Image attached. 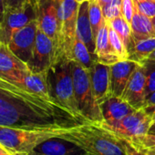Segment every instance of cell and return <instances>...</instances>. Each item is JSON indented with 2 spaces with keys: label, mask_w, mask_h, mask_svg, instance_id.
Segmentation results:
<instances>
[{
  "label": "cell",
  "mask_w": 155,
  "mask_h": 155,
  "mask_svg": "<svg viewBox=\"0 0 155 155\" xmlns=\"http://www.w3.org/2000/svg\"><path fill=\"white\" fill-rule=\"evenodd\" d=\"M88 123L68 110L0 76V126L18 129H64Z\"/></svg>",
  "instance_id": "1"
},
{
  "label": "cell",
  "mask_w": 155,
  "mask_h": 155,
  "mask_svg": "<svg viewBox=\"0 0 155 155\" xmlns=\"http://www.w3.org/2000/svg\"><path fill=\"white\" fill-rule=\"evenodd\" d=\"M60 138L77 143L93 155H125L122 140L100 124L91 122L67 129Z\"/></svg>",
  "instance_id": "2"
},
{
  "label": "cell",
  "mask_w": 155,
  "mask_h": 155,
  "mask_svg": "<svg viewBox=\"0 0 155 155\" xmlns=\"http://www.w3.org/2000/svg\"><path fill=\"white\" fill-rule=\"evenodd\" d=\"M48 81L50 97L77 118L88 121L81 115L78 109L74 92L71 61L67 58L57 59L48 70Z\"/></svg>",
  "instance_id": "3"
},
{
  "label": "cell",
  "mask_w": 155,
  "mask_h": 155,
  "mask_svg": "<svg viewBox=\"0 0 155 155\" xmlns=\"http://www.w3.org/2000/svg\"><path fill=\"white\" fill-rule=\"evenodd\" d=\"M67 129L31 130L0 126V144L13 155H28L38 144L48 139L59 137Z\"/></svg>",
  "instance_id": "4"
},
{
  "label": "cell",
  "mask_w": 155,
  "mask_h": 155,
  "mask_svg": "<svg viewBox=\"0 0 155 155\" xmlns=\"http://www.w3.org/2000/svg\"><path fill=\"white\" fill-rule=\"evenodd\" d=\"M71 68L74 92L81 115L89 122L101 125L103 118L92 91L89 70L76 61H71Z\"/></svg>",
  "instance_id": "5"
},
{
  "label": "cell",
  "mask_w": 155,
  "mask_h": 155,
  "mask_svg": "<svg viewBox=\"0 0 155 155\" xmlns=\"http://www.w3.org/2000/svg\"><path fill=\"white\" fill-rule=\"evenodd\" d=\"M80 4L76 0H59V31L54 62L60 58L71 61L72 47L77 36V18Z\"/></svg>",
  "instance_id": "6"
},
{
  "label": "cell",
  "mask_w": 155,
  "mask_h": 155,
  "mask_svg": "<svg viewBox=\"0 0 155 155\" xmlns=\"http://www.w3.org/2000/svg\"><path fill=\"white\" fill-rule=\"evenodd\" d=\"M152 122V118L147 114L143 109H140L129 114L114 125L102 123L101 126L113 132L115 135L128 141H131L147 134Z\"/></svg>",
  "instance_id": "7"
},
{
  "label": "cell",
  "mask_w": 155,
  "mask_h": 155,
  "mask_svg": "<svg viewBox=\"0 0 155 155\" xmlns=\"http://www.w3.org/2000/svg\"><path fill=\"white\" fill-rule=\"evenodd\" d=\"M37 4L32 1L28 2L20 9L5 12L0 23V42L8 44L16 31L37 20Z\"/></svg>",
  "instance_id": "8"
},
{
  "label": "cell",
  "mask_w": 155,
  "mask_h": 155,
  "mask_svg": "<svg viewBox=\"0 0 155 155\" xmlns=\"http://www.w3.org/2000/svg\"><path fill=\"white\" fill-rule=\"evenodd\" d=\"M31 73L28 64L20 60L8 48L0 42V76L24 88L26 77Z\"/></svg>",
  "instance_id": "9"
},
{
  "label": "cell",
  "mask_w": 155,
  "mask_h": 155,
  "mask_svg": "<svg viewBox=\"0 0 155 155\" xmlns=\"http://www.w3.org/2000/svg\"><path fill=\"white\" fill-rule=\"evenodd\" d=\"M38 28V21L34 20L16 31L8 43L10 50L26 64H28L32 58Z\"/></svg>",
  "instance_id": "10"
},
{
  "label": "cell",
  "mask_w": 155,
  "mask_h": 155,
  "mask_svg": "<svg viewBox=\"0 0 155 155\" xmlns=\"http://www.w3.org/2000/svg\"><path fill=\"white\" fill-rule=\"evenodd\" d=\"M55 53L56 46L54 41L38 28L33 56L28 64L31 72L40 73L48 71L54 63Z\"/></svg>",
  "instance_id": "11"
},
{
  "label": "cell",
  "mask_w": 155,
  "mask_h": 155,
  "mask_svg": "<svg viewBox=\"0 0 155 155\" xmlns=\"http://www.w3.org/2000/svg\"><path fill=\"white\" fill-rule=\"evenodd\" d=\"M59 0H38V26L57 44L59 31Z\"/></svg>",
  "instance_id": "12"
},
{
  "label": "cell",
  "mask_w": 155,
  "mask_h": 155,
  "mask_svg": "<svg viewBox=\"0 0 155 155\" xmlns=\"http://www.w3.org/2000/svg\"><path fill=\"white\" fill-rule=\"evenodd\" d=\"M121 98L136 110L142 109L145 106L146 74L142 63L132 73Z\"/></svg>",
  "instance_id": "13"
},
{
  "label": "cell",
  "mask_w": 155,
  "mask_h": 155,
  "mask_svg": "<svg viewBox=\"0 0 155 155\" xmlns=\"http://www.w3.org/2000/svg\"><path fill=\"white\" fill-rule=\"evenodd\" d=\"M89 73L94 97L100 105L111 96L110 65L95 61L90 68Z\"/></svg>",
  "instance_id": "14"
},
{
  "label": "cell",
  "mask_w": 155,
  "mask_h": 155,
  "mask_svg": "<svg viewBox=\"0 0 155 155\" xmlns=\"http://www.w3.org/2000/svg\"><path fill=\"white\" fill-rule=\"evenodd\" d=\"M140 64L129 58L110 65V92L112 96L122 97L132 73Z\"/></svg>",
  "instance_id": "15"
},
{
  "label": "cell",
  "mask_w": 155,
  "mask_h": 155,
  "mask_svg": "<svg viewBox=\"0 0 155 155\" xmlns=\"http://www.w3.org/2000/svg\"><path fill=\"white\" fill-rule=\"evenodd\" d=\"M31 153L36 155H85L88 152L73 141L53 137L38 144Z\"/></svg>",
  "instance_id": "16"
},
{
  "label": "cell",
  "mask_w": 155,
  "mask_h": 155,
  "mask_svg": "<svg viewBox=\"0 0 155 155\" xmlns=\"http://www.w3.org/2000/svg\"><path fill=\"white\" fill-rule=\"evenodd\" d=\"M100 108L103 123L106 125H114L136 110L122 98L112 95L100 104Z\"/></svg>",
  "instance_id": "17"
},
{
  "label": "cell",
  "mask_w": 155,
  "mask_h": 155,
  "mask_svg": "<svg viewBox=\"0 0 155 155\" xmlns=\"http://www.w3.org/2000/svg\"><path fill=\"white\" fill-rule=\"evenodd\" d=\"M89 1H85L80 4L77 18V36L85 43L90 53L96 58L95 38L89 17Z\"/></svg>",
  "instance_id": "18"
},
{
  "label": "cell",
  "mask_w": 155,
  "mask_h": 155,
  "mask_svg": "<svg viewBox=\"0 0 155 155\" xmlns=\"http://www.w3.org/2000/svg\"><path fill=\"white\" fill-rule=\"evenodd\" d=\"M95 55L97 61L111 65L120 61V58L114 52L109 39V22L105 20L95 39Z\"/></svg>",
  "instance_id": "19"
},
{
  "label": "cell",
  "mask_w": 155,
  "mask_h": 155,
  "mask_svg": "<svg viewBox=\"0 0 155 155\" xmlns=\"http://www.w3.org/2000/svg\"><path fill=\"white\" fill-rule=\"evenodd\" d=\"M130 29L133 40H140L155 37L151 18L140 12L136 6L130 23Z\"/></svg>",
  "instance_id": "20"
},
{
  "label": "cell",
  "mask_w": 155,
  "mask_h": 155,
  "mask_svg": "<svg viewBox=\"0 0 155 155\" xmlns=\"http://www.w3.org/2000/svg\"><path fill=\"white\" fill-rule=\"evenodd\" d=\"M24 88L34 93L39 94L45 98L53 100L50 97V93H49L48 71L40 72V73H33V72L29 73L25 79Z\"/></svg>",
  "instance_id": "21"
},
{
  "label": "cell",
  "mask_w": 155,
  "mask_h": 155,
  "mask_svg": "<svg viewBox=\"0 0 155 155\" xmlns=\"http://www.w3.org/2000/svg\"><path fill=\"white\" fill-rule=\"evenodd\" d=\"M71 61L78 62L88 70L93 65V63L97 61V59L90 53L85 43L78 36H76L73 43Z\"/></svg>",
  "instance_id": "22"
},
{
  "label": "cell",
  "mask_w": 155,
  "mask_h": 155,
  "mask_svg": "<svg viewBox=\"0 0 155 155\" xmlns=\"http://www.w3.org/2000/svg\"><path fill=\"white\" fill-rule=\"evenodd\" d=\"M108 22H109L110 26L117 32V34L122 40V42H123L124 46L126 47V48L129 52V55L130 57V54L133 49L134 41L132 38L130 24L124 19V18L121 15L111 19L110 21H108Z\"/></svg>",
  "instance_id": "23"
},
{
  "label": "cell",
  "mask_w": 155,
  "mask_h": 155,
  "mask_svg": "<svg viewBox=\"0 0 155 155\" xmlns=\"http://www.w3.org/2000/svg\"><path fill=\"white\" fill-rule=\"evenodd\" d=\"M133 41L134 45L130 59L142 63L148 58V56L155 50V37Z\"/></svg>",
  "instance_id": "24"
},
{
  "label": "cell",
  "mask_w": 155,
  "mask_h": 155,
  "mask_svg": "<svg viewBox=\"0 0 155 155\" xmlns=\"http://www.w3.org/2000/svg\"><path fill=\"white\" fill-rule=\"evenodd\" d=\"M89 17H90L91 28H92L93 36H94V38L96 39V37L101 26L106 20L103 16L102 8L98 3L97 0H90L89 1Z\"/></svg>",
  "instance_id": "25"
},
{
  "label": "cell",
  "mask_w": 155,
  "mask_h": 155,
  "mask_svg": "<svg viewBox=\"0 0 155 155\" xmlns=\"http://www.w3.org/2000/svg\"><path fill=\"white\" fill-rule=\"evenodd\" d=\"M129 142L147 155H155V135L147 133Z\"/></svg>",
  "instance_id": "26"
},
{
  "label": "cell",
  "mask_w": 155,
  "mask_h": 155,
  "mask_svg": "<svg viewBox=\"0 0 155 155\" xmlns=\"http://www.w3.org/2000/svg\"><path fill=\"white\" fill-rule=\"evenodd\" d=\"M109 39H110V45H111L114 52L120 58V60H125V59L130 58L129 52H128L126 47L124 46L122 40L120 39V38L119 37L117 32L110 26V24H109Z\"/></svg>",
  "instance_id": "27"
},
{
  "label": "cell",
  "mask_w": 155,
  "mask_h": 155,
  "mask_svg": "<svg viewBox=\"0 0 155 155\" xmlns=\"http://www.w3.org/2000/svg\"><path fill=\"white\" fill-rule=\"evenodd\" d=\"M146 74V100L155 91V59H145L142 62Z\"/></svg>",
  "instance_id": "28"
},
{
  "label": "cell",
  "mask_w": 155,
  "mask_h": 155,
  "mask_svg": "<svg viewBox=\"0 0 155 155\" xmlns=\"http://www.w3.org/2000/svg\"><path fill=\"white\" fill-rule=\"evenodd\" d=\"M121 4L122 0H111L104 8H102L103 16L107 21H110L121 15Z\"/></svg>",
  "instance_id": "29"
},
{
  "label": "cell",
  "mask_w": 155,
  "mask_h": 155,
  "mask_svg": "<svg viewBox=\"0 0 155 155\" xmlns=\"http://www.w3.org/2000/svg\"><path fill=\"white\" fill-rule=\"evenodd\" d=\"M134 2L140 12L150 18H155V0H134Z\"/></svg>",
  "instance_id": "30"
},
{
  "label": "cell",
  "mask_w": 155,
  "mask_h": 155,
  "mask_svg": "<svg viewBox=\"0 0 155 155\" xmlns=\"http://www.w3.org/2000/svg\"><path fill=\"white\" fill-rule=\"evenodd\" d=\"M135 9V2L134 0H122L121 4V16L124 19L130 24L131 23Z\"/></svg>",
  "instance_id": "31"
},
{
  "label": "cell",
  "mask_w": 155,
  "mask_h": 155,
  "mask_svg": "<svg viewBox=\"0 0 155 155\" xmlns=\"http://www.w3.org/2000/svg\"><path fill=\"white\" fill-rule=\"evenodd\" d=\"M29 1L34 2L33 0H7V2H6V8H5V12L20 9V8H22Z\"/></svg>",
  "instance_id": "32"
},
{
  "label": "cell",
  "mask_w": 155,
  "mask_h": 155,
  "mask_svg": "<svg viewBox=\"0 0 155 155\" xmlns=\"http://www.w3.org/2000/svg\"><path fill=\"white\" fill-rule=\"evenodd\" d=\"M120 139L122 140V144H123V147H124V150H125V155H147L146 153H144V152L139 150L138 149H136L134 146H132L126 140H124L122 138H120Z\"/></svg>",
  "instance_id": "33"
},
{
  "label": "cell",
  "mask_w": 155,
  "mask_h": 155,
  "mask_svg": "<svg viewBox=\"0 0 155 155\" xmlns=\"http://www.w3.org/2000/svg\"><path fill=\"white\" fill-rule=\"evenodd\" d=\"M142 109L146 111L147 114H149L152 118V120L154 121L155 120V105L154 106H145Z\"/></svg>",
  "instance_id": "34"
},
{
  "label": "cell",
  "mask_w": 155,
  "mask_h": 155,
  "mask_svg": "<svg viewBox=\"0 0 155 155\" xmlns=\"http://www.w3.org/2000/svg\"><path fill=\"white\" fill-rule=\"evenodd\" d=\"M6 2H7V0H0V23H1V21L4 18Z\"/></svg>",
  "instance_id": "35"
},
{
  "label": "cell",
  "mask_w": 155,
  "mask_h": 155,
  "mask_svg": "<svg viewBox=\"0 0 155 155\" xmlns=\"http://www.w3.org/2000/svg\"><path fill=\"white\" fill-rule=\"evenodd\" d=\"M154 105H155V91L146 100V103H145V106H154Z\"/></svg>",
  "instance_id": "36"
},
{
  "label": "cell",
  "mask_w": 155,
  "mask_h": 155,
  "mask_svg": "<svg viewBox=\"0 0 155 155\" xmlns=\"http://www.w3.org/2000/svg\"><path fill=\"white\" fill-rule=\"evenodd\" d=\"M0 155H13L9 150H8L3 145L0 144Z\"/></svg>",
  "instance_id": "37"
},
{
  "label": "cell",
  "mask_w": 155,
  "mask_h": 155,
  "mask_svg": "<svg viewBox=\"0 0 155 155\" xmlns=\"http://www.w3.org/2000/svg\"><path fill=\"white\" fill-rule=\"evenodd\" d=\"M97 1H98V3L101 5V7L102 8H104L111 1V0H97Z\"/></svg>",
  "instance_id": "38"
},
{
  "label": "cell",
  "mask_w": 155,
  "mask_h": 155,
  "mask_svg": "<svg viewBox=\"0 0 155 155\" xmlns=\"http://www.w3.org/2000/svg\"><path fill=\"white\" fill-rule=\"evenodd\" d=\"M149 134H152V135H155V120L151 123L150 129H149V131H148Z\"/></svg>",
  "instance_id": "39"
},
{
  "label": "cell",
  "mask_w": 155,
  "mask_h": 155,
  "mask_svg": "<svg viewBox=\"0 0 155 155\" xmlns=\"http://www.w3.org/2000/svg\"><path fill=\"white\" fill-rule=\"evenodd\" d=\"M146 59H155V50L152 51V52L148 56V58H147Z\"/></svg>",
  "instance_id": "40"
},
{
  "label": "cell",
  "mask_w": 155,
  "mask_h": 155,
  "mask_svg": "<svg viewBox=\"0 0 155 155\" xmlns=\"http://www.w3.org/2000/svg\"><path fill=\"white\" fill-rule=\"evenodd\" d=\"M151 21H152V25H153V28H154V32H155V18H151Z\"/></svg>",
  "instance_id": "41"
},
{
  "label": "cell",
  "mask_w": 155,
  "mask_h": 155,
  "mask_svg": "<svg viewBox=\"0 0 155 155\" xmlns=\"http://www.w3.org/2000/svg\"><path fill=\"white\" fill-rule=\"evenodd\" d=\"M76 1L79 3V4H81V3H83L85 1H89V0H76Z\"/></svg>",
  "instance_id": "42"
},
{
  "label": "cell",
  "mask_w": 155,
  "mask_h": 155,
  "mask_svg": "<svg viewBox=\"0 0 155 155\" xmlns=\"http://www.w3.org/2000/svg\"><path fill=\"white\" fill-rule=\"evenodd\" d=\"M28 155H36V154H32V153H29ZM85 155H93V154H90V153H87V154H85Z\"/></svg>",
  "instance_id": "43"
},
{
  "label": "cell",
  "mask_w": 155,
  "mask_h": 155,
  "mask_svg": "<svg viewBox=\"0 0 155 155\" xmlns=\"http://www.w3.org/2000/svg\"><path fill=\"white\" fill-rule=\"evenodd\" d=\"M33 1H34V3H35V4H37V2H38V0H33Z\"/></svg>",
  "instance_id": "44"
}]
</instances>
